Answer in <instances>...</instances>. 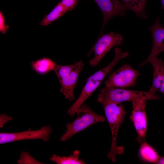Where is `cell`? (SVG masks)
<instances>
[{"instance_id":"4","label":"cell","mask_w":164,"mask_h":164,"mask_svg":"<svg viewBox=\"0 0 164 164\" xmlns=\"http://www.w3.org/2000/svg\"><path fill=\"white\" fill-rule=\"evenodd\" d=\"M77 117L72 122L68 123L67 130L60 139L65 141L73 135L95 124L103 122L105 118L92 111L87 104H83L78 110Z\"/></svg>"},{"instance_id":"13","label":"cell","mask_w":164,"mask_h":164,"mask_svg":"<svg viewBox=\"0 0 164 164\" xmlns=\"http://www.w3.org/2000/svg\"><path fill=\"white\" fill-rule=\"evenodd\" d=\"M31 65L33 70L41 74L54 70L57 65L52 60L46 57L32 61Z\"/></svg>"},{"instance_id":"12","label":"cell","mask_w":164,"mask_h":164,"mask_svg":"<svg viewBox=\"0 0 164 164\" xmlns=\"http://www.w3.org/2000/svg\"><path fill=\"white\" fill-rule=\"evenodd\" d=\"M149 29L152 35L153 45L149 56L157 57L160 53L164 51V28L160 24L159 16L156 18L154 23Z\"/></svg>"},{"instance_id":"1","label":"cell","mask_w":164,"mask_h":164,"mask_svg":"<svg viewBox=\"0 0 164 164\" xmlns=\"http://www.w3.org/2000/svg\"><path fill=\"white\" fill-rule=\"evenodd\" d=\"M114 52V57L113 60L106 67L95 72L87 79L80 96L67 111V114L70 117H73L77 114L80 107L98 87L116 64L129 54L128 52H122L118 47L115 49Z\"/></svg>"},{"instance_id":"18","label":"cell","mask_w":164,"mask_h":164,"mask_svg":"<svg viewBox=\"0 0 164 164\" xmlns=\"http://www.w3.org/2000/svg\"><path fill=\"white\" fill-rule=\"evenodd\" d=\"M75 63L73 65H57L54 71L59 80L64 78L74 69Z\"/></svg>"},{"instance_id":"9","label":"cell","mask_w":164,"mask_h":164,"mask_svg":"<svg viewBox=\"0 0 164 164\" xmlns=\"http://www.w3.org/2000/svg\"><path fill=\"white\" fill-rule=\"evenodd\" d=\"M101 9L103 16L102 28L100 35L102 32L107 22L112 17L120 15L123 16L127 9L118 0H94Z\"/></svg>"},{"instance_id":"17","label":"cell","mask_w":164,"mask_h":164,"mask_svg":"<svg viewBox=\"0 0 164 164\" xmlns=\"http://www.w3.org/2000/svg\"><path fill=\"white\" fill-rule=\"evenodd\" d=\"M139 152L142 159L150 162L156 164L160 157L155 150L146 142L141 144Z\"/></svg>"},{"instance_id":"11","label":"cell","mask_w":164,"mask_h":164,"mask_svg":"<svg viewBox=\"0 0 164 164\" xmlns=\"http://www.w3.org/2000/svg\"><path fill=\"white\" fill-rule=\"evenodd\" d=\"M148 62L151 63L153 69L152 84L149 90L155 92L158 91L164 95V62L161 58L148 56L139 66Z\"/></svg>"},{"instance_id":"15","label":"cell","mask_w":164,"mask_h":164,"mask_svg":"<svg viewBox=\"0 0 164 164\" xmlns=\"http://www.w3.org/2000/svg\"><path fill=\"white\" fill-rule=\"evenodd\" d=\"M80 151L78 150L74 151L73 153L68 156H60L53 154L50 158L51 161L57 164H84L83 160L80 159Z\"/></svg>"},{"instance_id":"16","label":"cell","mask_w":164,"mask_h":164,"mask_svg":"<svg viewBox=\"0 0 164 164\" xmlns=\"http://www.w3.org/2000/svg\"><path fill=\"white\" fill-rule=\"evenodd\" d=\"M67 12L60 2L50 13L43 17L39 23V25L44 26L51 24L66 13Z\"/></svg>"},{"instance_id":"23","label":"cell","mask_w":164,"mask_h":164,"mask_svg":"<svg viewBox=\"0 0 164 164\" xmlns=\"http://www.w3.org/2000/svg\"><path fill=\"white\" fill-rule=\"evenodd\" d=\"M156 164H164V156H160L158 161Z\"/></svg>"},{"instance_id":"14","label":"cell","mask_w":164,"mask_h":164,"mask_svg":"<svg viewBox=\"0 0 164 164\" xmlns=\"http://www.w3.org/2000/svg\"><path fill=\"white\" fill-rule=\"evenodd\" d=\"M127 9L133 11L138 17L146 19L145 6L147 0H121Z\"/></svg>"},{"instance_id":"8","label":"cell","mask_w":164,"mask_h":164,"mask_svg":"<svg viewBox=\"0 0 164 164\" xmlns=\"http://www.w3.org/2000/svg\"><path fill=\"white\" fill-rule=\"evenodd\" d=\"M146 101L138 99L132 101L133 110L130 118L138 133V141L141 144L145 142V137L147 130V120L145 109Z\"/></svg>"},{"instance_id":"19","label":"cell","mask_w":164,"mask_h":164,"mask_svg":"<svg viewBox=\"0 0 164 164\" xmlns=\"http://www.w3.org/2000/svg\"><path fill=\"white\" fill-rule=\"evenodd\" d=\"M18 164H42L31 156L29 152H22L20 158L17 161Z\"/></svg>"},{"instance_id":"22","label":"cell","mask_w":164,"mask_h":164,"mask_svg":"<svg viewBox=\"0 0 164 164\" xmlns=\"http://www.w3.org/2000/svg\"><path fill=\"white\" fill-rule=\"evenodd\" d=\"M12 118V117L9 116L4 114H1L0 115V128H2L4 124L9 121L11 120Z\"/></svg>"},{"instance_id":"10","label":"cell","mask_w":164,"mask_h":164,"mask_svg":"<svg viewBox=\"0 0 164 164\" xmlns=\"http://www.w3.org/2000/svg\"><path fill=\"white\" fill-rule=\"evenodd\" d=\"M75 63L76 66L73 70L66 77L59 80L61 85L60 92L63 94L66 99L70 101L75 99L74 90L80 73L84 66L82 60Z\"/></svg>"},{"instance_id":"6","label":"cell","mask_w":164,"mask_h":164,"mask_svg":"<svg viewBox=\"0 0 164 164\" xmlns=\"http://www.w3.org/2000/svg\"><path fill=\"white\" fill-rule=\"evenodd\" d=\"M140 75L138 71L129 65L124 64L111 73L104 84L107 86L121 88L134 86Z\"/></svg>"},{"instance_id":"5","label":"cell","mask_w":164,"mask_h":164,"mask_svg":"<svg viewBox=\"0 0 164 164\" xmlns=\"http://www.w3.org/2000/svg\"><path fill=\"white\" fill-rule=\"evenodd\" d=\"M123 42L122 35L113 32L100 35L87 54L88 56L93 53L95 55L94 57L90 61V65L93 67L97 65L111 49L114 46L121 45Z\"/></svg>"},{"instance_id":"3","label":"cell","mask_w":164,"mask_h":164,"mask_svg":"<svg viewBox=\"0 0 164 164\" xmlns=\"http://www.w3.org/2000/svg\"><path fill=\"white\" fill-rule=\"evenodd\" d=\"M160 99L161 96L157 95L156 92L150 90L148 92L142 91L105 86L100 90L97 101L101 103L106 101L121 103L138 99L148 100Z\"/></svg>"},{"instance_id":"24","label":"cell","mask_w":164,"mask_h":164,"mask_svg":"<svg viewBox=\"0 0 164 164\" xmlns=\"http://www.w3.org/2000/svg\"><path fill=\"white\" fill-rule=\"evenodd\" d=\"M161 8L164 9V0H161Z\"/></svg>"},{"instance_id":"7","label":"cell","mask_w":164,"mask_h":164,"mask_svg":"<svg viewBox=\"0 0 164 164\" xmlns=\"http://www.w3.org/2000/svg\"><path fill=\"white\" fill-rule=\"evenodd\" d=\"M53 130L50 125L43 126L37 130L31 128L26 131L14 133H0V144L25 140L39 139L46 142Z\"/></svg>"},{"instance_id":"20","label":"cell","mask_w":164,"mask_h":164,"mask_svg":"<svg viewBox=\"0 0 164 164\" xmlns=\"http://www.w3.org/2000/svg\"><path fill=\"white\" fill-rule=\"evenodd\" d=\"M61 3L66 10L71 11L78 3V0H61Z\"/></svg>"},{"instance_id":"2","label":"cell","mask_w":164,"mask_h":164,"mask_svg":"<svg viewBox=\"0 0 164 164\" xmlns=\"http://www.w3.org/2000/svg\"><path fill=\"white\" fill-rule=\"evenodd\" d=\"M101 104L111 129L112 136L111 149L107 156L109 159L115 162L117 154L120 155L124 152L123 147L117 146L116 140L118 130L124 120L126 112L121 103L106 101Z\"/></svg>"},{"instance_id":"21","label":"cell","mask_w":164,"mask_h":164,"mask_svg":"<svg viewBox=\"0 0 164 164\" xmlns=\"http://www.w3.org/2000/svg\"><path fill=\"white\" fill-rule=\"evenodd\" d=\"M9 26L5 24V19L3 13L0 12V32L3 34H5L9 29Z\"/></svg>"}]
</instances>
